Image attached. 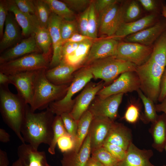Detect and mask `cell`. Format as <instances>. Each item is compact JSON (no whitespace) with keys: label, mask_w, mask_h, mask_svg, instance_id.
<instances>
[{"label":"cell","mask_w":166,"mask_h":166,"mask_svg":"<svg viewBox=\"0 0 166 166\" xmlns=\"http://www.w3.org/2000/svg\"><path fill=\"white\" fill-rule=\"evenodd\" d=\"M54 115L49 107L35 113L31 110L29 105L21 130L25 142L36 149L42 144L49 146L53 137Z\"/></svg>","instance_id":"6da1fadb"},{"label":"cell","mask_w":166,"mask_h":166,"mask_svg":"<svg viewBox=\"0 0 166 166\" xmlns=\"http://www.w3.org/2000/svg\"><path fill=\"white\" fill-rule=\"evenodd\" d=\"M29 105L18 94L10 91L8 86L0 85V111L3 120L22 143L25 141L21 132Z\"/></svg>","instance_id":"7a4b0ae2"},{"label":"cell","mask_w":166,"mask_h":166,"mask_svg":"<svg viewBox=\"0 0 166 166\" xmlns=\"http://www.w3.org/2000/svg\"><path fill=\"white\" fill-rule=\"evenodd\" d=\"M46 69L34 72L33 97L29 105L33 112L37 110L46 109L50 104L62 98L69 86L68 84L57 85L51 83L45 75Z\"/></svg>","instance_id":"3957f363"},{"label":"cell","mask_w":166,"mask_h":166,"mask_svg":"<svg viewBox=\"0 0 166 166\" xmlns=\"http://www.w3.org/2000/svg\"><path fill=\"white\" fill-rule=\"evenodd\" d=\"M164 69L150 57L143 64L136 67L135 72L140 80V89L154 103L158 101Z\"/></svg>","instance_id":"277c9868"},{"label":"cell","mask_w":166,"mask_h":166,"mask_svg":"<svg viewBox=\"0 0 166 166\" xmlns=\"http://www.w3.org/2000/svg\"><path fill=\"white\" fill-rule=\"evenodd\" d=\"M88 67L95 79H101L105 83L114 80L118 75L126 72L135 71L134 64L112 56L95 61Z\"/></svg>","instance_id":"5b68a950"},{"label":"cell","mask_w":166,"mask_h":166,"mask_svg":"<svg viewBox=\"0 0 166 166\" xmlns=\"http://www.w3.org/2000/svg\"><path fill=\"white\" fill-rule=\"evenodd\" d=\"M93 78V74L87 66H83L75 74L73 79L69 87L65 96L61 99L50 104L49 108L55 115L60 116L72 111L75 100L72 97L85 86Z\"/></svg>","instance_id":"8992f818"},{"label":"cell","mask_w":166,"mask_h":166,"mask_svg":"<svg viewBox=\"0 0 166 166\" xmlns=\"http://www.w3.org/2000/svg\"><path fill=\"white\" fill-rule=\"evenodd\" d=\"M49 57L42 53L29 54L0 65V72L8 76L49 68Z\"/></svg>","instance_id":"52a82bcc"},{"label":"cell","mask_w":166,"mask_h":166,"mask_svg":"<svg viewBox=\"0 0 166 166\" xmlns=\"http://www.w3.org/2000/svg\"><path fill=\"white\" fill-rule=\"evenodd\" d=\"M153 46L135 42H119L116 55L118 59L140 66L147 61L152 53Z\"/></svg>","instance_id":"ba28073f"},{"label":"cell","mask_w":166,"mask_h":166,"mask_svg":"<svg viewBox=\"0 0 166 166\" xmlns=\"http://www.w3.org/2000/svg\"><path fill=\"white\" fill-rule=\"evenodd\" d=\"M140 88L138 77L135 71L124 72L111 84L104 87L97 95L101 98L120 93L137 91Z\"/></svg>","instance_id":"9c48e42d"},{"label":"cell","mask_w":166,"mask_h":166,"mask_svg":"<svg viewBox=\"0 0 166 166\" xmlns=\"http://www.w3.org/2000/svg\"><path fill=\"white\" fill-rule=\"evenodd\" d=\"M124 7L118 2L109 6L99 14V27L101 34L114 36L124 22Z\"/></svg>","instance_id":"30bf717a"},{"label":"cell","mask_w":166,"mask_h":166,"mask_svg":"<svg viewBox=\"0 0 166 166\" xmlns=\"http://www.w3.org/2000/svg\"><path fill=\"white\" fill-rule=\"evenodd\" d=\"M124 94L120 93L105 98L98 96L94 98L88 109L93 118H106L115 121L117 117L119 107Z\"/></svg>","instance_id":"8fae6325"},{"label":"cell","mask_w":166,"mask_h":166,"mask_svg":"<svg viewBox=\"0 0 166 166\" xmlns=\"http://www.w3.org/2000/svg\"><path fill=\"white\" fill-rule=\"evenodd\" d=\"M104 84L103 81L97 83H89L86 85L75 100L73 107L70 113L74 120L78 121L82 115L88 110L96 95L104 87Z\"/></svg>","instance_id":"7c38bea8"},{"label":"cell","mask_w":166,"mask_h":166,"mask_svg":"<svg viewBox=\"0 0 166 166\" xmlns=\"http://www.w3.org/2000/svg\"><path fill=\"white\" fill-rule=\"evenodd\" d=\"M62 19L52 13L47 28L52 41L53 54L49 64V69L59 65L62 59V48L63 44L60 31V25Z\"/></svg>","instance_id":"4fadbf2b"},{"label":"cell","mask_w":166,"mask_h":166,"mask_svg":"<svg viewBox=\"0 0 166 166\" xmlns=\"http://www.w3.org/2000/svg\"><path fill=\"white\" fill-rule=\"evenodd\" d=\"M118 43L113 37L93 42L83 66L99 59L115 56Z\"/></svg>","instance_id":"5bb4252c"},{"label":"cell","mask_w":166,"mask_h":166,"mask_svg":"<svg viewBox=\"0 0 166 166\" xmlns=\"http://www.w3.org/2000/svg\"><path fill=\"white\" fill-rule=\"evenodd\" d=\"M35 71L23 72L9 76L10 84L14 86L17 94L29 105L33 97Z\"/></svg>","instance_id":"9a60e30c"},{"label":"cell","mask_w":166,"mask_h":166,"mask_svg":"<svg viewBox=\"0 0 166 166\" xmlns=\"http://www.w3.org/2000/svg\"><path fill=\"white\" fill-rule=\"evenodd\" d=\"M114 121L108 118H93L88 133L90 138L91 152L103 146Z\"/></svg>","instance_id":"2e32d148"},{"label":"cell","mask_w":166,"mask_h":166,"mask_svg":"<svg viewBox=\"0 0 166 166\" xmlns=\"http://www.w3.org/2000/svg\"><path fill=\"white\" fill-rule=\"evenodd\" d=\"M35 53L41 52L34 34L23 39L15 45L2 53L0 56V64Z\"/></svg>","instance_id":"e0dca14e"},{"label":"cell","mask_w":166,"mask_h":166,"mask_svg":"<svg viewBox=\"0 0 166 166\" xmlns=\"http://www.w3.org/2000/svg\"><path fill=\"white\" fill-rule=\"evenodd\" d=\"M17 154L22 166H51L47 161L45 152L38 151L29 144L19 145Z\"/></svg>","instance_id":"ac0fdd59"},{"label":"cell","mask_w":166,"mask_h":166,"mask_svg":"<svg viewBox=\"0 0 166 166\" xmlns=\"http://www.w3.org/2000/svg\"><path fill=\"white\" fill-rule=\"evenodd\" d=\"M153 155L151 149H139L132 142L127 151L125 157L119 162L118 166H156L150 161Z\"/></svg>","instance_id":"d6986e66"},{"label":"cell","mask_w":166,"mask_h":166,"mask_svg":"<svg viewBox=\"0 0 166 166\" xmlns=\"http://www.w3.org/2000/svg\"><path fill=\"white\" fill-rule=\"evenodd\" d=\"M80 68L61 61L55 67L46 69L45 75L47 79L53 84L67 85L71 82L74 77L73 73Z\"/></svg>","instance_id":"ffe728a7"},{"label":"cell","mask_w":166,"mask_h":166,"mask_svg":"<svg viewBox=\"0 0 166 166\" xmlns=\"http://www.w3.org/2000/svg\"><path fill=\"white\" fill-rule=\"evenodd\" d=\"M9 11L12 12L19 26L22 29V36L28 37L34 34L40 26L34 15H29L21 11L14 0L8 1Z\"/></svg>","instance_id":"44dd1931"},{"label":"cell","mask_w":166,"mask_h":166,"mask_svg":"<svg viewBox=\"0 0 166 166\" xmlns=\"http://www.w3.org/2000/svg\"><path fill=\"white\" fill-rule=\"evenodd\" d=\"M132 139L130 129L122 123L114 121L104 143H109L117 145L127 151L132 142Z\"/></svg>","instance_id":"7402d4cb"},{"label":"cell","mask_w":166,"mask_h":166,"mask_svg":"<svg viewBox=\"0 0 166 166\" xmlns=\"http://www.w3.org/2000/svg\"><path fill=\"white\" fill-rule=\"evenodd\" d=\"M90 138L88 134L78 152L73 150L64 153L61 160L62 166H85L90 157Z\"/></svg>","instance_id":"603a6c76"},{"label":"cell","mask_w":166,"mask_h":166,"mask_svg":"<svg viewBox=\"0 0 166 166\" xmlns=\"http://www.w3.org/2000/svg\"><path fill=\"white\" fill-rule=\"evenodd\" d=\"M165 26L159 22L136 33L124 38L127 42L137 43L147 46H151L164 31Z\"/></svg>","instance_id":"cb8c5ba5"},{"label":"cell","mask_w":166,"mask_h":166,"mask_svg":"<svg viewBox=\"0 0 166 166\" xmlns=\"http://www.w3.org/2000/svg\"><path fill=\"white\" fill-rule=\"evenodd\" d=\"M14 16L9 13L5 24L3 34L0 42L1 52L10 47L19 41L22 35Z\"/></svg>","instance_id":"d4e9b609"},{"label":"cell","mask_w":166,"mask_h":166,"mask_svg":"<svg viewBox=\"0 0 166 166\" xmlns=\"http://www.w3.org/2000/svg\"><path fill=\"white\" fill-rule=\"evenodd\" d=\"M155 18V14H151L134 21L124 22L119 27L113 38L117 39L124 38L146 29L152 25Z\"/></svg>","instance_id":"484cf974"},{"label":"cell","mask_w":166,"mask_h":166,"mask_svg":"<svg viewBox=\"0 0 166 166\" xmlns=\"http://www.w3.org/2000/svg\"><path fill=\"white\" fill-rule=\"evenodd\" d=\"M149 132L153 139L152 146L159 152H162L166 143V115H158L152 123Z\"/></svg>","instance_id":"4316f807"},{"label":"cell","mask_w":166,"mask_h":166,"mask_svg":"<svg viewBox=\"0 0 166 166\" xmlns=\"http://www.w3.org/2000/svg\"><path fill=\"white\" fill-rule=\"evenodd\" d=\"M93 42V39H89L80 42L75 50L64 57L61 61L74 66L83 67Z\"/></svg>","instance_id":"83f0119b"},{"label":"cell","mask_w":166,"mask_h":166,"mask_svg":"<svg viewBox=\"0 0 166 166\" xmlns=\"http://www.w3.org/2000/svg\"><path fill=\"white\" fill-rule=\"evenodd\" d=\"M93 116L88 109L81 117L78 122L77 136L74 150L78 152L89 132Z\"/></svg>","instance_id":"f1b7e54d"},{"label":"cell","mask_w":166,"mask_h":166,"mask_svg":"<svg viewBox=\"0 0 166 166\" xmlns=\"http://www.w3.org/2000/svg\"><path fill=\"white\" fill-rule=\"evenodd\" d=\"M150 57L165 69L166 66V31H164L156 41Z\"/></svg>","instance_id":"f546056e"},{"label":"cell","mask_w":166,"mask_h":166,"mask_svg":"<svg viewBox=\"0 0 166 166\" xmlns=\"http://www.w3.org/2000/svg\"><path fill=\"white\" fill-rule=\"evenodd\" d=\"M136 92L144 108V112L141 114L140 119L145 124L153 122L158 116L154 102L146 97L140 89Z\"/></svg>","instance_id":"4dcf8cb0"},{"label":"cell","mask_w":166,"mask_h":166,"mask_svg":"<svg viewBox=\"0 0 166 166\" xmlns=\"http://www.w3.org/2000/svg\"><path fill=\"white\" fill-rule=\"evenodd\" d=\"M48 5L51 12L62 19L73 20L75 14L63 2L57 0H44Z\"/></svg>","instance_id":"1f68e13d"},{"label":"cell","mask_w":166,"mask_h":166,"mask_svg":"<svg viewBox=\"0 0 166 166\" xmlns=\"http://www.w3.org/2000/svg\"><path fill=\"white\" fill-rule=\"evenodd\" d=\"M34 35L36 44L41 52L49 57L52 41L48 28L40 26L35 32Z\"/></svg>","instance_id":"d6a6232c"},{"label":"cell","mask_w":166,"mask_h":166,"mask_svg":"<svg viewBox=\"0 0 166 166\" xmlns=\"http://www.w3.org/2000/svg\"><path fill=\"white\" fill-rule=\"evenodd\" d=\"M35 15L41 26L47 28L51 11L44 0H34Z\"/></svg>","instance_id":"836d02e7"},{"label":"cell","mask_w":166,"mask_h":166,"mask_svg":"<svg viewBox=\"0 0 166 166\" xmlns=\"http://www.w3.org/2000/svg\"><path fill=\"white\" fill-rule=\"evenodd\" d=\"M53 139L48 149V151L52 155L55 153V149L59 139L64 135L68 133L64 126L60 116L55 115L53 124Z\"/></svg>","instance_id":"e575fe53"},{"label":"cell","mask_w":166,"mask_h":166,"mask_svg":"<svg viewBox=\"0 0 166 166\" xmlns=\"http://www.w3.org/2000/svg\"><path fill=\"white\" fill-rule=\"evenodd\" d=\"M91 153V156L103 166H118L120 162L103 146L94 150Z\"/></svg>","instance_id":"d590c367"},{"label":"cell","mask_w":166,"mask_h":166,"mask_svg":"<svg viewBox=\"0 0 166 166\" xmlns=\"http://www.w3.org/2000/svg\"><path fill=\"white\" fill-rule=\"evenodd\" d=\"M77 25L75 21L62 19L60 25V31L63 45L75 33Z\"/></svg>","instance_id":"8d00e7d4"},{"label":"cell","mask_w":166,"mask_h":166,"mask_svg":"<svg viewBox=\"0 0 166 166\" xmlns=\"http://www.w3.org/2000/svg\"><path fill=\"white\" fill-rule=\"evenodd\" d=\"M97 23L96 12L93 1L90 5L88 24V36L93 39L97 38Z\"/></svg>","instance_id":"74e56055"},{"label":"cell","mask_w":166,"mask_h":166,"mask_svg":"<svg viewBox=\"0 0 166 166\" xmlns=\"http://www.w3.org/2000/svg\"><path fill=\"white\" fill-rule=\"evenodd\" d=\"M141 10L137 2L132 1L124 7V22H129L136 21L140 16Z\"/></svg>","instance_id":"f35d334b"},{"label":"cell","mask_w":166,"mask_h":166,"mask_svg":"<svg viewBox=\"0 0 166 166\" xmlns=\"http://www.w3.org/2000/svg\"><path fill=\"white\" fill-rule=\"evenodd\" d=\"M140 107L138 104L131 103L127 107L123 118L131 124L136 123L140 118Z\"/></svg>","instance_id":"ab89813d"},{"label":"cell","mask_w":166,"mask_h":166,"mask_svg":"<svg viewBox=\"0 0 166 166\" xmlns=\"http://www.w3.org/2000/svg\"><path fill=\"white\" fill-rule=\"evenodd\" d=\"M67 132L75 140L76 139L78 122L74 120L69 113H64L60 116Z\"/></svg>","instance_id":"60d3db41"},{"label":"cell","mask_w":166,"mask_h":166,"mask_svg":"<svg viewBox=\"0 0 166 166\" xmlns=\"http://www.w3.org/2000/svg\"><path fill=\"white\" fill-rule=\"evenodd\" d=\"M75 144V140L68 133L61 136L57 143L59 148L64 153L74 149Z\"/></svg>","instance_id":"b9f144b4"},{"label":"cell","mask_w":166,"mask_h":166,"mask_svg":"<svg viewBox=\"0 0 166 166\" xmlns=\"http://www.w3.org/2000/svg\"><path fill=\"white\" fill-rule=\"evenodd\" d=\"M103 146L119 161L126 156L127 151L121 147L109 143H104Z\"/></svg>","instance_id":"7bdbcfd3"},{"label":"cell","mask_w":166,"mask_h":166,"mask_svg":"<svg viewBox=\"0 0 166 166\" xmlns=\"http://www.w3.org/2000/svg\"><path fill=\"white\" fill-rule=\"evenodd\" d=\"M18 9L22 12L29 15L35 14V6L34 0H14Z\"/></svg>","instance_id":"ee69618b"},{"label":"cell","mask_w":166,"mask_h":166,"mask_svg":"<svg viewBox=\"0 0 166 166\" xmlns=\"http://www.w3.org/2000/svg\"><path fill=\"white\" fill-rule=\"evenodd\" d=\"M62 1L73 11H77L86 9L92 2L89 0H64Z\"/></svg>","instance_id":"f6af8a7d"},{"label":"cell","mask_w":166,"mask_h":166,"mask_svg":"<svg viewBox=\"0 0 166 166\" xmlns=\"http://www.w3.org/2000/svg\"><path fill=\"white\" fill-rule=\"evenodd\" d=\"M8 1L0 0V37L2 38L4 32V27L9 14Z\"/></svg>","instance_id":"bcb514c9"},{"label":"cell","mask_w":166,"mask_h":166,"mask_svg":"<svg viewBox=\"0 0 166 166\" xmlns=\"http://www.w3.org/2000/svg\"><path fill=\"white\" fill-rule=\"evenodd\" d=\"M90 5L84 10L80 17L78 26L80 34L87 36H88V24Z\"/></svg>","instance_id":"7dc6e473"},{"label":"cell","mask_w":166,"mask_h":166,"mask_svg":"<svg viewBox=\"0 0 166 166\" xmlns=\"http://www.w3.org/2000/svg\"><path fill=\"white\" fill-rule=\"evenodd\" d=\"M119 2L116 0H98L93 2V3L96 13L100 14L109 6Z\"/></svg>","instance_id":"c3c4849f"},{"label":"cell","mask_w":166,"mask_h":166,"mask_svg":"<svg viewBox=\"0 0 166 166\" xmlns=\"http://www.w3.org/2000/svg\"><path fill=\"white\" fill-rule=\"evenodd\" d=\"M80 43L71 42H65L63 45L62 48V58L73 53L77 48Z\"/></svg>","instance_id":"681fc988"},{"label":"cell","mask_w":166,"mask_h":166,"mask_svg":"<svg viewBox=\"0 0 166 166\" xmlns=\"http://www.w3.org/2000/svg\"><path fill=\"white\" fill-rule=\"evenodd\" d=\"M166 97V66L163 73L160 83V92L158 101L162 102Z\"/></svg>","instance_id":"f907efd6"},{"label":"cell","mask_w":166,"mask_h":166,"mask_svg":"<svg viewBox=\"0 0 166 166\" xmlns=\"http://www.w3.org/2000/svg\"><path fill=\"white\" fill-rule=\"evenodd\" d=\"M89 39H92L88 36H85L80 33L79 34L76 32L74 33L66 42H71L80 43L85 40Z\"/></svg>","instance_id":"816d5d0a"},{"label":"cell","mask_w":166,"mask_h":166,"mask_svg":"<svg viewBox=\"0 0 166 166\" xmlns=\"http://www.w3.org/2000/svg\"><path fill=\"white\" fill-rule=\"evenodd\" d=\"M138 1L141 3L144 8L147 11H152L156 8V4L154 0H139Z\"/></svg>","instance_id":"f5cc1de1"},{"label":"cell","mask_w":166,"mask_h":166,"mask_svg":"<svg viewBox=\"0 0 166 166\" xmlns=\"http://www.w3.org/2000/svg\"><path fill=\"white\" fill-rule=\"evenodd\" d=\"M9 161L6 152L0 149V166H8Z\"/></svg>","instance_id":"db71d44e"},{"label":"cell","mask_w":166,"mask_h":166,"mask_svg":"<svg viewBox=\"0 0 166 166\" xmlns=\"http://www.w3.org/2000/svg\"><path fill=\"white\" fill-rule=\"evenodd\" d=\"M10 136L5 129L0 128V141L3 143H6L10 140Z\"/></svg>","instance_id":"11a10c76"},{"label":"cell","mask_w":166,"mask_h":166,"mask_svg":"<svg viewBox=\"0 0 166 166\" xmlns=\"http://www.w3.org/2000/svg\"><path fill=\"white\" fill-rule=\"evenodd\" d=\"M155 106L157 112H162L166 115V97L162 102Z\"/></svg>","instance_id":"9f6ffc18"},{"label":"cell","mask_w":166,"mask_h":166,"mask_svg":"<svg viewBox=\"0 0 166 166\" xmlns=\"http://www.w3.org/2000/svg\"><path fill=\"white\" fill-rule=\"evenodd\" d=\"M10 84L9 76L0 72V85L8 86Z\"/></svg>","instance_id":"6f0895ef"},{"label":"cell","mask_w":166,"mask_h":166,"mask_svg":"<svg viewBox=\"0 0 166 166\" xmlns=\"http://www.w3.org/2000/svg\"><path fill=\"white\" fill-rule=\"evenodd\" d=\"M85 166H103L96 159L92 157L89 159Z\"/></svg>","instance_id":"680465c9"},{"label":"cell","mask_w":166,"mask_h":166,"mask_svg":"<svg viewBox=\"0 0 166 166\" xmlns=\"http://www.w3.org/2000/svg\"><path fill=\"white\" fill-rule=\"evenodd\" d=\"M12 166H22L20 160L18 159L12 164Z\"/></svg>","instance_id":"91938a15"},{"label":"cell","mask_w":166,"mask_h":166,"mask_svg":"<svg viewBox=\"0 0 166 166\" xmlns=\"http://www.w3.org/2000/svg\"><path fill=\"white\" fill-rule=\"evenodd\" d=\"M162 14L163 16L166 19V7L165 6H163V8Z\"/></svg>","instance_id":"94428289"},{"label":"cell","mask_w":166,"mask_h":166,"mask_svg":"<svg viewBox=\"0 0 166 166\" xmlns=\"http://www.w3.org/2000/svg\"><path fill=\"white\" fill-rule=\"evenodd\" d=\"M164 150L166 152V144H165V145L164 146Z\"/></svg>","instance_id":"6125c7cd"},{"label":"cell","mask_w":166,"mask_h":166,"mask_svg":"<svg viewBox=\"0 0 166 166\" xmlns=\"http://www.w3.org/2000/svg\"></svg>","instance_id":"be15d7a7"}]
</instances>
